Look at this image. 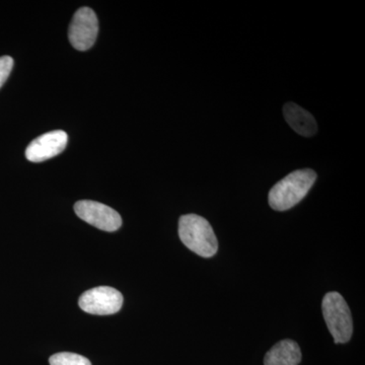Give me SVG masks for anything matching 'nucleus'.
Masks as SVG:
<instances>
[{
  "instance_id": "obj_4",
  "label": "nucleus",
  "mask_w": 365,
  "mask_h": 365,
  "mask_svg": "<svg viewBox=\"0 0 365 365\" xmlns=\"http://www.w3.org/2000/svg\"><path fill=\"white\" fill-rule=\"evenodd\" d=\"M78 304L86 313L107 316L116 314L121 309L123 295L113 287L91 288L79 297Z\"/></svg>"
},
{
  "instance_id": "obj_9",
  "label": "nucleus",
  "mask_w": 365,
  "mask_h": 365,
  "mask_svg": "<svg viewBox=\"0 0 365 365\" xmlns=\"http://www.w3.org/2000/svg\"><path fill=\"white\" fill-rule=\"evenodd\" d=\"M302 351L294 340L285 339L273 346L264 357L265 365H299Z\"/></svg>"
},
{
  "instance_id": "obj_7",
  "label": "nucleus",
  "mask_w": 365,
  "mask_h": 365,
  "mask_svg": "<svg viewBox=\"0 0 365 365\" xmlns=\"http://www.w3.org/2000/svg\"><path fill=\"white\" fill-rule=\"evenodd\" d=\"M68 141L66 132H48L34 139L26 150V158L30 162L41 163L58 155L66 150Z\"/></svg>"
},
{
  "instance_id": "obj_8",
  "label": "nucleus",
  "mask_w": 365,
  "mask_h": 365,
  "mask_svg": "<svg viewBox=\"0 0 365 365\" xmlns=\"http://www.w3.org/2000/svg\"><path fill=\"white\" fill-rule=\"evenodd\" d=\"M283 114L288 125L299 135L311 137L318 131V124L314 118L294 103L285 104Z\"/></svg>"
},
{
  "instance_id": "obj_10",
  "label": "nucleus",
  "mask_w": 365,
  "mask_h": 365,
  "mask_svg": "<svg viewBox=\"0 0 365 365\" xmlns=\"http://www.w3.org/2000/svg\"><path fill=\"white\" fill-rule=\"evenodd\" d=\"M50 365H91L90 360L81 355L71 352H60L52 355Z\"/></svg>"
},
{
  "instance_id": "obj_6",
  "label": "nucleus",
  "mask_w": 365,
  "mask_h": 365,
  "mask_svg": "<svg viewBox=\"0 0 365 365\" xmlns=\"http://www.w3.org/2000/svg\"><path fill=\"white\" fill-rule=\"evenodd\" d=\"M74 211L83 222L105 232H115L122 225L121 216L116 210L96 201H78Z\"/></svg>"
},
{
  "instance_id": "obj_2",
  "label": "nucleus",
  "mask_w": 365,
  "mask_h": 365,
  "mask_svg": "<svg viewBox=\"0 0 365 365\" xmlns=\"http://www.w3.org/2000/svg\"><path fill=\"white\" fill-rule=\"evenodd\" d=\"M179 237L182 244L202 258H211L217 253L218 242L210 223L197 215L181 216Z\"/></svg>"
},
{
  "instance_id": "obj_5",
  "label": "nucleus",
  "mask_w": 365,
  "mask_h": 365,
  "mask_svg": "<svg viewBox=\"0 0 365 365\" xmlns=\"http://www.w3.org/2000/svg\"><path fill=\"white\" fill-rule=\"evenodd\" d=\"M98 33V21L90 7H81L72 18L68 37L78 51H86L95 44Z\"/></svg>"
},
{
  "instance_id": "obj_1",
  "label": "nucleus",
  "mask_w": 365,
  "mask_h": 365,
  "mask_svg": "<svg viewBox=\"0 0 365 365\" xmlns=\"http://www.w3.org/2000/svg\"><path fill=\"white\" fill-rule=\"evenodd\" d=\"M317 174L311 169L297 170L274 185L269 192V204L277 211H285L299 204L314 186Z\"/></svg>"
},
{
  "instance_id": "obj_3",
  "label": "nucleus",
  "mask_w": 365,
  "mask_h": 365,
  "mask_svg": "<svg viewBox=\"0 0 365 365\" xmlns=\"http://www.w3.org/2000/svg\"><path fill=\"white\" fill-rule=\"evenodd\" d=\"M322 309L327 327L336 344H344L351 339L353 321L351 312L342 295L329 292L322 302Z\"/></svg>"
},
{
  "instance_id": "obj_11",
  "label": "nucleus",
  "mask_w": 365,
  "mask_h": 365,
  "mask_svg": "<svg viewBox=\"0 0 365 365\" xmlns=\"http://www.w3.org/2000/svg\"><path fill=\"white\" fill-rule=\"evenodd\" d=\"M14 59L11 56L0 57V88L13 71Z\"/></svg>"
}]
</instances>
